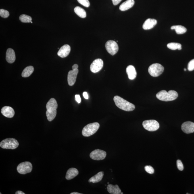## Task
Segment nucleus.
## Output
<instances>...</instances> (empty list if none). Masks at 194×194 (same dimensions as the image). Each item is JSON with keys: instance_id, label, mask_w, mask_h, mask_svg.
I'll return each mask as SVG.
<instances>
[{"instance_id": "1", "label": "nucleus", "mask_w": 194, "mask_h": 194, "mask_svg": "<svg viewBox=\"0 0 194 194\" xmlns=\"http://www.w3.org/2000/svg\"><path fill=\"white\" fill-rule=\"evenodd\" d=\"M58 104L56 100L51 98L48 102L46 105L47 111L46 116L47 119L49 122L53 120L57 115V109Z\"/></svg>"}, {"instance_id": "2", "label": "nucleus", "mask_w": 194, "mask_h": 194, "mask_svg": "<svg viewBox=\"0 0 194 194\" xmlns=\"http://www.w3.org/2000/svg\"><path fill=\"white\" fill-rule=\"evenodd\" d=\"M114 101L118 108L124 111H132L135 109V106L134 104L129 103L119 96H115Z\"/></svg>"}, {"instance_id": "3", "label": "nucleus", "mask_w": 194, "mask_h": 194, "mask_svg": "<svg viewBox=\"0 0 194 194\" xmlns=\"http://www.w3.org/2000/svg\"><path fill=\"white\" fill-rule=\"evenodd\" d=\"M178 93L174 90L161 91L157 93L156 97L161 101H174L178 97Z\"/></svg>"}, {"instance_id": "4", "label": "nucleus", "mask_w": 194, "mask_h": 194, "mask_svg": "<svg viewBox=\"0 0 194 194\" xmlns=\"http://www.w3.org/2000/svg\"><path fill=\"white\" fill-rule=\"evenodd\" d=\"M98 123L95 122L89 124L83 129L82 135L83 136L88 137L91 136L97 132L99 128Z\"/></svg>"}, {"instance_id": "5", "label": "nucleus", "mask_w": 194, "mask_h": 194, "mask_svg": "<svg viewBox=\"0 0 194 194\" xmlns=\"http://www.w3.org/2000/svg\"><path fill=\"white\" fill-rule=\"evenodd\" d=\"M17 140L13 138H8L3 140L0 143V146L2 149H15L19 146Z\"/></svg>"}, {"instance_id": "6", "label": "nucleus", "mask_w": 194, "mask_h": 194, "mask_svg": "<svg viewBox=\"0 0 194 194\" xmlns=\"http://www.w3.org/2000/svg\"><path fill=\"white\" fill-rule=\"evenodd\" d=\"M164 70V67L161 64L155 63L151 65L148 69L149 74L153 77L159 76L162 74Z\"/></svg>"}, {"instance_id": "7", "label": "nucleus", "mask_w": 194, "mask_h": 194, "mask_svg": "<svg viewBox=\"0 0 194 194\" xmlns=\"http://www.w3.org/2000/svg\"><path fill=\"white\" fill-rule=\"evenodd\" d=\"M143 125L144 128L150 132L157 130L160 127L158 123L154 120H145L143 122Z\"/></svg>"}, {"instance_id": "8", "label": "nucleus", "mask_w": 194, "mask_h": 194, "mask_svg": "<svg viewBox=\"0 0 194 194\" xmlns=\"http://www.w3.org/2000/svg\"><path fill=\"white\" fill-rule=\"evenodd\" d=\"M17 172L20 174H25L30 173L32 169V165L30 162H26L19 164L17 167Z\"/></svg>"}, {"instance_id": "9", "label": "nucleus", "mask_w": 194, "mask_h": 194, "mask_svg": "<svg viewBox=\"0 0 194 194\" xmlns=\"http://www.w3.org/2000/svg\"><path fill=\"white\" fill-rule=\"evenodd\" d=\"M105 46L106 51L112 55H116L118 51V45L116 42L114 41H108L106 43Z\"/></svg>"}, {"instance_id": "10", "label": "nucleus", "mask_w": 194, "mask_h": 194, "mask_svg": "<svg viewBox=\"0 0 194 194\" xmlns=\"http://www.w3.org/2000/svg\"><path fill=\"white\" fill-rule=\"evenodd\" d=\"M106 156V152L100 149L94 150L91 152L89 155L91 159L95 160H103L105 158Z\"/></svg>"}, {"instance_id": "11", "label": "nucleus", "mask_w": 194, "mask_h": 194, "mask_svg": "<svg viewBox=\"0 0 194 194\" xmlns=\"http://www.w3.org/2000/svg\"><path fill=\"white\" fill-rule=\"evenodd\" d=\"M103 61L101 59H96L91 64L90 70L94 73H96L100 71L103 67Z\"/></svg>"}, {"instance_id": "12", "label": "nucleus", "mask_w": 194, "mask_h": 194, "mask_svg": "<svg viewBox=\"0 0 194 194\" xmlns=\"http://www.w3.org/2000/svg\"><path fill=\"white\" fill-rule=\"evenodd\" d=\"M78 73V68L72 69V70H70L68 74V82L69 85L72 86L76 82L77 75Z\"/></svg>"}, {"instance_id": "13", "label": "nucleus", "mask_w": 194, "mask_h": 194, "mask_svg": "<svg viewBox=\"0 0 194 194\" xmlns=\"http://www.w3.org/2000/svg\"><path fill=\"white\" fill-rule=\"evenodd\" d=\"M181 129L187 134L194 132V123L191 122H185L181 125Z\"/></svg>"}, {"instance_id": "14", "label": "nucleus", "mask_w": 194, "mask_h": 194, "mask_svg": "<svg viewBox=\"0 0 194 194\" xmlns=\"http://www.w3.org/2000/svg\"><path fill=\"white\" fill-rule=\"evenodd\" d=\"M70 47L67 44L63 46L58 51L57 55L62 58H65L68 56L70 51Z\"/></svg>"}, {"instance_id": "15", "label": "nucleus", "mask_w": 194, "mask_h": 194, "mask_svg": "<svg viewBox=\"0 0 194 194\" xmlns=\"http://www.w3.org/2000/svg\"><path fill=\"white\" fill-rule=\"evenodd\" d=\"M1 113L4 116L8 118L13 117L15 114L13 108L8 106H4L2 108Z\"/></svg>"}, {"instance_id": "16", "label": "nucleus", "mask_w": 194, "mask_h": 194, "mask_svg": "<svg viewBox=\"0 0 194 194\" xmlns=\"http://www.w3.org/2000/svg\"><path fill=\"white\" fill-rule=\"evenodd\" d=\"M157 23L156 20L154 19L148 18L145 21L143 25V28L144 30H150L153 28Z\"/></svg>"}, {"instance_id": "17", "label": "nucleus", "mask_w": 194, "mask_h": 194, "mask_svg": "<svg viewBox=\"0 0 194 194\" xmlns=\"http://www.w3.org/2000/svg\"><path fill=\"white\" fill-rule=\"evenodd\" d=\"M6 60L10 63H13L15 61V53L13 49L9 48L7 50L6 54Z\"/></svg>"}, {"instance_id": "18", "label": "nucleus", "mask_w": 194, "mask_h": 194, "mask_svg": "<svg viewBox=\"0 0 194 194\" xmlns=\"http://www.w3.org/2000/svg\"><path fill=\"white\" fill-rule=\"evenodd\" d=\"M126 72L128 78L131 80H134L136 78L137 72L134 66L129 65L126 68Z\"/></svg>"}, {"instance_id": "19", "label": "nucleus", "mask_w": 194, "mask_h": 194, "mask_svg": "<svg viewBox=\"0 0 194 194\" xmlns=\"http://www.w3.org/2000/svg\"><path fill=\"white\" fill-rule=\"evenodd\" d=\"M134 4V0H127L120 5V10L121 11H126L132 7Z\"/></svg>"}, {"instance_id": "20", "label": "nucleus", "mask_w": 194, "mask_h": 194, "mask_svg": "<svg viewBox=\"0 0 194 194\" xmlns=\"http://www.w3.org/2000/svg\"><path fill=\"white\" fill-rule=\"evenodd\" d=\"M78 171L76 168H70L67 172L66 178L68 180H71L78 176Z\"/></svg>"}, {"instance_id": "21", "label": "nucleus", "mask_w": 194, "mask_h": 194, "mask_svg": "<svg viewBox=\"0 0 194 194\" xmlns=\"http://www.w3.org/2000/svg\"><path fill=\"white\" fill-rule=\"evenodd\" d=\"M107 191L110 194H120L122 192L121 190L118 185H113L109 184L107 185Z\"/></svg>"}, {"instance_id": "22", "label": "nucleus", "mask_w": 194, "mask_h": 194, "mask_svg": "<svg viewBox=\"0 0 194 194\" xmlns=\"http://www.w3.org/2000/svg\"><path fill=\"white\" fill-rule=\"evenodd\" d=\"M104 173L103 172H99L95 176L91 177L89 179V182L97 183L99 182L102 180L103 178Z\"/></svg>"}, {"instance_id": "23", "label": "nucleus", "mask_w": 194, "mask_h": 194, "mask_svg": "<svg viewBox=\"0 0 194 194\" xmlns=\"http://www.w3.org/2000/svg\"><path fill=\"white\" fill-rule=\"evenodd\" d=\"M34 68L32 66H29L25 68L23 71L22 76L23 78H28L34 72Z\"/></svg>"}, {"instance_id": "24", "label": "nucleus", "mask_w": 194, "mask_h": 194, "mask_svg": "<svg viewBox=\"0 0 194 194\" xmlns=\"http://www.w3.org/2000/svg\"><path fill=\"white\" fill-rule=\"evenodd\" d=\"M172 30H174L177 34H182L186 32L187 29L184 26L181 25L173 26L171 27Z\"/></svg>"}, {"instance_id": "25", "label": "nucleus", "mask_w": 194, "mask_h": 194, "mask_svg": "<svg viewBox=\"0 0 194 194\" xmlns=\"http://www.w3.org/2000/svg\"><path fill=\"white\" fill-rule=\"evenodd\" d=\"M74 11L80 17L85 18L86 16V12L84 9L80 7H76L74 8Z\"/></svg>"}, {"instance_id": "26", "label": "nucleus", "mask_w": 194, "mask_h": 194, "mask_svg": "<svg viewBox=\"0 0 194 194\" xmlns=\"http://www.w3.org/2000/svg\"><path fill=\"white\" fill-rule=\"evenodd\" d=\"M167 47L172 50H181V45L180 44L176 43H171L168 44Z\"/></svg>"}, {"instance_id": "27", "label": "nucleus", "mask_w": 194, "mask_h": 194, "mask_svg": "<svg viewBox=\"0 0 194 194\" xmlns=\"http://www.w3.org/2000/svg\"><path fill=\"white\" fill-rule=\"evenodd\" d=\"M19 19L21 22L23 23H30L32 21V18L30 16L26 15V14H22L19 17Z\"/></svg>"}, {"instance_id": "28", "label": "nucleus", "mask_w": 194, "mask_h": 194, "mask_svg": "<svg viewBox=\"0 0 194 194\" xmlns=\"http://www.w3.org/2000/svg\"><path fill=\"white\" fill-rule=\"evenodd\" d=\"M0 16L2 17L7 18L10 16V13L7 10L1 9L0 10Z\"/></svg>"}, {"instance_id": "29", "label": "nucleus", "mask_w": 194, "mask_h": 194, "mask_svg": "<svg viewBox=\"0 0 194 194\" xmlns=\"http://www.w3.org/2000/svg\"><path fill=\"white\" fill-rule=\"evenodd\" d=\"M79 3L81 5L86 7H88L90 6V3L89 0H78Z\"/></svg>"}, {"instance_id": "30", "label": "nucleus", "mask_w": 194, "mask_h": 194, "mask_svg": "<svg viewBox=\"0 0 194 194\" xmlns=\"http://www.w3.org/2000/svg\"><path fill=\"white\" fill-rule=\"evenodd\" d=\"M188 70L189 71H192L194 70V59H192L189 62L188 65Z\"/></svg>"}, {"instance_id": "31", "label": "nucleus", "mask_w": 194, "mask_h": 194, "mask_svg": "<svg viewBox=\"0 0 194 194\" xmlns=\"http://www.w3.org/2000/svg\"><path fill=\"white\" fill-rule=\"evenodd\" d=\"M146 172L150 174H153L154 172V168L151 166H146L145 167Z\"/></svg>"}, {"instance_id": "32", "label": "nucleus", "mask_w": 194, "mask_h": 194, "mask_svg": "<svg viewBox=\"0 0 194 194\" xmlns=\"http://www.w3.org/2000/svg\"><path fill=\"white\" fill-rule=\"evenodd\" d=\"M177 168L179 170L182 171L184 169V166H183V163L181 162V161L179 160H177Z\"/></svg>"}, {"instance_id": "33", "label": "nucleus", "mask_w": 194, "mask_h": 194, "mask_svg": "<svg viewBox=\"0 0 194 194\" xmlns=\"http://www.w3.org/2000/svg\"><path fill=\"white\" fill-rule=\"evenodd\" d=\"M75 99H76V101L78 102V104L80 103L81 98L80 95H75Z\"/></svg>"}, {"instance_id": "34", "label": "nucleus", "mask_w": 194, "mask_h": 194, "mask_svg": "<svg viewBox=\"0 0 194 194\" xmlns=\"http://www.w3.org/2000/svg\"><path fill=\"white\" fill-rule=\"evenodd\" d=\"M112 1L113 5L115 6H116L118 5L119 3H120L122 0H112Z\"/></svg>"}, {"instance_id": "35", "label": "nucleus", "mask_w": 194, "mask_h": 194, "mask_svg": "<svg viewBox=\"0 0 194 194\" xmlns=\"http://www.w3.org/2000/svg\"><path fill=\"white\" fill-rule=\"evenodd\" d=\"M83 97L85 98V99H89V96L88 95V93L86 92H83Z\"/></svg>"}, {"instance_id": "36", "label": "nucleus", "mask_w": 194, "mask_h": 194, "mask_svg": "<svg viewBox=\"0 0 194 194\" xmlns=\"http://www.w3.org/2000/svg\"><path fill=\"white\" fill-rule=\"evenodd\" d=\"M16 194H25V193L21 191H17V192H16L15 193Z\"/></svg>"}, {"instance_id": "37", "label": "nucleus", "mask_w": 194, "mask_h": 194, "mask_svg": "<svg viewBox=\"0 0 194 194\" xmlns=\"http://www.w3.org/2000/svg\"><path fill=\"white\" fill-rule=\"evenodd\" d=\"M70 194H82L79 193L78 192H74L70 193Z\"/></svg>"}, {"instance_id": "38", "label": "nucleus", "mask_w": 194, "mask_h": 194, "mask_svg": "<svg viewBox=\"0 0 194 194\" xmlns=\"http://www.w3.org/2000/svg\"><path fill=\"white\" fill-rule=\"evenodd\" d=\"M184 71H186L187 70L186 69L184 68Z\"/></svg>"}, {"instance_id": "39", "label": "nucleus", "mask_w": 194, "mask_h": 194, "mask_svg": "<svg viewBox=\"0 0 194 194\" xmlns=\"http://www.w3.org/2000/svg\"><path fill=\"white\" fill-rule=\"evenodd\" d=\"M31 23H32V21H31Z\"/></svg>"}, {"instance_id": "40", "label": "nucleus", "mask_w": 194, "mask_h": 194, "mask_svg": "<svg viewBox=\"0 0 194 194\" xmlns=\"http://www.w3.org/2000/svg\"><path fill=\"white\" fill-rule=\"evenodd\" d=\"M107 183H108V184H109V182H108Z\"/></svg>"}, {"instance_id": "41", "label": "nucleus", "mask_w": 194, "mask_h": 194, "mask_svg": "<svg viewBox=\"0 0 194 194\" xmlns=\"http://www.w3.org/2000/svg\"><path fill=\"white\" fill-rule=\"evenodd\" d=\"M123 194V193L122 192L121 193V194Z\"/></svg>"}]
</instances>
